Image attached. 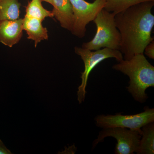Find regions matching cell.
Masks as SVG:
<instances>
[{
	"label": "cell",
	"instance_id": "cell-10",
	"mask_svg": "<svg viewBox=\"0 0 154 154\" xmlns=\"http://www.w3.org/2000/svg\"><path fill=\"white\" fill-rule=\"evenodd\" d=\"M42 22L39 19L26 16L23 19V30L26 31L28 39L34 41L35 48L42 40L48 39V31L42 26Z\"/></svg>",
	"mask_w": 154,
	"mask_h": 154
},
{
	"label": "cell",
	"instance_id": "cell-16",
	"mask_svg": "<svg viewBox=\"0 0 154 154\" xmlns=\"http://www.w3.org/2000/svg\"><path fill=\"white\" fill-rule=\"evenodd\" d=\"M12 154L11 151L6 147L2 140H0V154Z\"/></svg>",
	"mask_w": 154,
	"mask_h": 154
},
{
	"label": "cell",
	"instance_id": "cell-5",
	"mask_svg": "<svg viewBox=\"0 0 154 154\" xmlns=\"http://www.w3.org/2000/svg\"><path fill=\"white\" fill-rule=\"evenodd\" d=\"M95 120L96 125L103 129L119 127L141 131L146 125L154 122V109L145 107L143 112L134 115H100Z\"/></svg>",
	"mask_w": 154,
	"mask_h": 154
},
{
	"label": "cell",
	"instance_id": "cell-6",
	"mask_svg": "<svg viewBox=\"0 0 154 154\" xmlns=\"http://www.w3.org/2000/svg\"><path fill=\"white\" fill-rule=\"evenodd\" d=\"M73 14L72 34L79 38L85 35L86 26L93 21L99 12L104 9L105 0H95L90 3L85 0H69Z\"/></svg>",
	"mask_w": 154,
	"mask_h": 154
},
{
	"label": "cell",
	"instance_id": "cell-8",
	"mask_svg": "<svg viewBox=\"0 0 154 154\" xmlns=\"http://www.w3.org/2000/svg\"><path fill=\"white\" fill-rule=\"evenodd\" d=\"M23 19L0 22V42L11 48L17 44L23 35Z\"/></svg>",
	"mask_w": 154,
	"mask_h": 154
},
{
	"label": "cell",
	"instance_id": "cell-14",
	"mask_svg": "<svg viewBox=\"0 0 154 154\" xmlns=\"http://www.w3.org/2000/svg\"><path fill=\"white\" fill-rule=\"evenodd\" d=\"M148 2H154V0H105L104 9L116 14L131 6Z\"/></svg>",
	"mask_w": 154,
	"mask_h": 154
},
{
	"label": "cell",
	"instance_id": "cell-9",
	"mask_svg": "<svg viewBox=\"0 0 154 154\" xmlns=\"http://www.w3.org/2000/svg\"><path fill=\"white\" fill-rule=\"evenodd\" d=\"M54 17L63 28L71 32L73 25V14L69 0H52Z\"/></svg>",
	"mask_w": 154,
	"mask_h": 154
},
{
	"label": "cell",
	"instance_id": "cell-4",
	"mask_svg": "<svg viewBox=\"0 0 154 154\" xmlns=\"http://www.w3.org/2000/svg\"><path fill=\"white\" fill-rule=\"evenodd\" d=\"M75 51L77 54L80 56L85 65L84 71L81 73L82 83L78 88L77 92L78 100L81 104L85 101L88 78L92 70L105 59L114 58L117 61L119 62L123 59V56L120 51L106 48L93 51L76 46Z\"/></svg>",
	"mask_w": 154,
	"mask_h": 154
},
{
	"label": "cell",
	"instance_id": "cell-3",
	"mask_svg": "<svg viewBox=\"0 0 154 154\" xmlns=\"http://www.w3.org/2000/svg\"><path fill=\"white\" fill-rule=\"evenodd\" d=\"M116 14L102 9L93 20L96 27V34L88 42H84L82 48L95 51L102 48L120 49L121 38L115 22Z\"/></svg>",
	"mask_w": 154,
	"mask_h": 154
},
{
	"label": "cell",
	"instance_id": "cell-11",
	"mask_svg": "<svg viewBox=\"0 0 154 154\" xmlns=\"http://www.w3.org/2000/svg\"><path fill=\"white\" fill-rule=\"evenodd\" d=\"M141 128V137L136 153L138 154H154V122L146 125Z\"/></svg>",
	"mask_w": 154,
	"mask_h": 154
},
{
	"label": "cell",
	"instance_id": "cell-1",
	"mask_svg": "<svg viewBox=\"0 0 154 154\" xmlns=\"http://www.w3.org/2000/svg\"><path fill=\"white\" fill-rule=\"evenodd\" d=\"M154 5V2H145L116 14V25L121 38L119 51L124 55V60L143 54L145 48L153 41L151 34L154 26L152 13Z\"/></svg>",
	"mask_w": 154,
	"mask_h": 154
},
{
	"label": "cell",
	"instance_id": "cell-17",
	"mask_svg": "<svg viewBox=\"0 0 154 154\" xmlns=\"http://www.w3.org/2000/svg\"><path fill=\"white\" fill-rule=\"evenodd\" d=\"M42 1H43V2H46L49 3L50 5L53 6V3L52 0H42Z\"/></svg>",
	"mask_w": 154,
	"mask_h": 154
},
{
	"label": "cell",
	"instance_id": "cell-7",
	"mask_svg": "<svg viewBox=\"0 0 154 154\" xmlns=\"http://www.w3.org/2000/svg\"><path fill=\"white\" fill-rule=\"evenodd\" d=\"M141 131L128 129L123 128H111L103 129L93 143V148L105 138L111 137L117 140L116 154H133L136 152L141 137Z\"/></svg>",
	"mask_w": 154,
	"mask_h": 154
},
{
	"label": "cell",
	"instance_id": "cell-12",
	"mask_svg": "<svg viewBox=\"0 0 154 154\" xmlns=\"http://www.w3.org/2000/svg\"><path fill=\"white\" fill-rule=\"evenodd\" d=\"M21 5L19 0H0V22L19 19Z\"/></svg>",
	"mask_w": 154,
	"mask_h": 154
},
{
	"label": "cell",
	"instance_id": "cell-13",
	"mask_svg": "<svg viewBox=\"0 0 154 154\" xmlns=\"http://www.w3.org/2000/svg\"><path fill=\"white\" fill-rule=\"evenodd\" d=\"M42 0H31L26 7L25 16L36 18L42 21L47 17H54L52 12L44 8L42 4Z\"/></svg>",
	"mask_w": 154,
	"mask_h": 154
},
{
	"label": "cell",
	"instance_id": "cell-15",
	"mask_svg": "<svg viewBox=\"0 0 154 154\" xmlns=\"http://www.w3.org/2000/svg\"><path fill=\"white\" fill-rule=\"evenodd\" d=\"M148 57L151 59H154V42H150L146 46L144 50V52Z\"/></svg>",
	"mask_w": 154,
	"mask_h": 154
},
{
	"label": "cell",
	"instance_id": "cell-2",
	"mask_svg": "<svg viewBox=\"0 0 154 154\" xmlns=\"http://www.w3.org/2000/svg\"><path fill=\"white\" fill-rule=\"evenodd\" d=\"M112 68L129 77V85L127 88L134 100L141 103L145 102L148 98L146 90L154 87V67L143 54H136L127 60L123 59Z\"/></svg>",
	"mask_w": 154,
	"mask_h": 154
}]
</instances>
